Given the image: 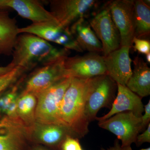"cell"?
Wrapping results in <instances>:
<instances>
[{
	"label": "cell",
	"mask_w": 150,
	"mask_h": 150,
	"mask_svg": "<svg viewBox=\"0 0 150 150\" xmlns=\"http://www.w3.org/2000/svg\"><path fill=\"white\" fill-rule=\"evenodd\" d=\"M70 54L69 49L57 48L36 35L21 33L17 38L12 55V60L9 64L13 68H23L26 72L38 66L68 57Z\"/></svg>",
	"instance_id": "6da1fadb"
},
{
	"label": "cell",
	"mask_w": 150,
	"mask_h": 150,
	"mask_svg": "<svg viewBox=\"0 0 150 150\" xmlns=\"http://www.w3.org/2000/svg\"><path fill=\"white\" fill-rule=\"evenodd\" d=\"M91 80L73 78L60 105V125L78 138L85 137L89 132L90 123L86 115L85 108Z\"/></svg>",
	"instance_id": "7a4b0ae2"
},
{
	"label": "cell",
	"mask_w": 150,
	"mask_h": 150,
	"mask_svg": "<svg viewBox=\"0 0 150 150\" xmlns=\"http://www.w3.org/2000/svg\"><path fill=\"white\" fill-rule=\"evenodd\" d=\"M72 78L71 76L63 78L36 96L35 117L38 122L44 125H60V105Z\"/></svg>",
	"instance_id": "3957f363"
},
{
	"label": "cell",
	"mask_w": 150,
	"mask_h": 150,
	"mask_svg": "<svg viewBox=\"0 0 150 150\" xmlns=\"http://www.w3.org/2000/svg\"><path fill=\"white\" fill-rule=\"evenodd\" d=\"M117 91V83L107 74L92 78L86 101L85 113L89 123L96 120L103 108L110 109Z\"/></svg>",
	"instance_id": "277c9868"
},
{
	"label": "cell",
	"mask_w": 150,
	"mask_h": 150,
	"mask_svg": "<svg viewBox=\"0 0 150 150\" xmlns=\"http://www.w3.org/2000/svg\"><path fill=\"white\" fill-rule=\"evenodd\" d=\"M142 123L141 117H137L131 111H125L98 121V125L115 135L121 140V147L123 148L136 143L137 136L142 131Z\"/></svg>",
	"instance_id": "5b68a950"
},
{
	"label": "cell",
	"mask_w": 150,
	"mask_h": 150,
	"mask_svg": "<svg viewBox=\"0 0 150 150\" xmlns=\"http://www.w3.org/2000/svg\"><path fill=\"white\" fill-rule=\"evenodd\" d=\"M63 57L35 69L25 83L21 94L31 93L35 97L68 75Z\"/></svg>",
	"instance_id": "8992f818"
},
{
	"label": "cell",
	"mask_w": 150,
	"mask_h": 150,
	"mask_svg": "<svg viewBox=\"0 0 150 150\" xmlns=\"http://www.w3.org/2000/svg\"><path fill=\"white\" fill-rule=\"evenodd\" d=\"M19 34L30 33L46 40L63 46V48L77 52L83 51L76 42L70 28L64 27L58 21L32 23L18 28Z\"/></svg>",
	"instance_id": "52a82bcc"
},
{
	"label": "cell",
	"mask_w": 150,
	"mask_h": 150,
	"mask_svg": "<svg viewBox=\"0 0 150 150\" xmlns=\"http://www.w3.org/2000/svg\"><path fill=\"white\" fill-rule=\"evenodd\" d=\"M134 1L115 0L108 6L112 21L118 29L121 38V46L132 47L135 37Z\"/></svg>",
	"instance_id": "ba28073f"
},
{
	"label": "cell",
	"mask_w": 150,
	"mask_h": 150,
	"mask_svg": "<svg viewBox=\"0 0 150 150\" xmlns=\"http://www.w3.org/2000/svg\"><path fill=\"white\" fill-rule=\"evenodd\" d=\"M89 24L102 44L103 56L121 47V38L107 6L91 20Z\"/></svg>",
	"instance_id": "9c48e42d"
},
{
	"label": "cell",
	"mask_w": 150,
	"mask_h": 150,
	"mask_svg": "<svg viewBox=\"0 0 150 150\" xmlns=\"http://www.w3.org/2000/svg\"><path fill=\"white\" fill-rule=\"evenodd\" d=\"M50 11L64 27L70 28L76 22L84 16L96 5L95 0H51Z\"/></svg>",
	"instance_id": "30bf717a"
},
{
	"label": "cell",
	"mask_w": 150,
	"mask_h": 150,
	"mask_svg": "<svg viewBox=\"0 0 150 150\" xmlns=\"http://www.w3.org/2000/svg\"><path fill=\"white\" fill-rule=\"evenodd\" d=\"M65 69L73 78L88 79L107 74L103 56L90 53L83 56L67 57Z\"/></svg>",
	"instance_id": "8fae6325"
},
{
	"label": "cell",
	"mask_w": 150,
	"mask_h": 150,
	"mask_svg": "<svg viewBox=\"0 0 150 150\" xmlns=\"http://www.w3.org/2000/svg\"><path fill=\"white\" fill-rule=\"evenodd\" d=\"M131 47L121 46L118 49L103 56L108 75L116 83L126 86L132 74L131 60L129 55Z\"/></svg>",
	"instance_id": "7c38bea8"
},
{
	"label": "cell",
	"mask_w": 150,
	"mask_h": 150,
	"mask_svg": "<svg viewBox=\"0 0 150 150\" xmlns=\"http://www.w3.org/2000/svg\"><path fill=\"white\" fill-rule=\"evenodd\" d=\"M117 93L109 112L96 120L104 121L120 112L131 111L137 117H141L144 112L142 98L134 93L126 86L117 83Z\"/></svg>",
	"instance_id": "4fadbf2b"
},
{
	"label": "cell",
	"mask_w": 150,
	"mask_h": 150,
	"mask_svg": "<svg viewBox=\"0 0 150 150\" xmlns=\"http://www.w3.org/2000/svg\"><path fill=\"white\" fill-rule=\"evenodd\" d=\"M6 7L12 9L23 18L29 20L32 23L57 21L51 12L37 0H6Z\"/></svg>",
	"instance_id": "5bb4252c"
},
{
	"label": "cell",
	"mask_w": 150,
	"mask_h": 150,
	"mask_svg": "<svg viewBox=\"0 0 150 150\" xmlns=\"http://www.w3.org/2000/svg\"><path fill=\"white\" fill-rule=\"evenodd\" d=\"M134 69L126 86L140 97L150 94V69L144 59L137 56L133 61Z\"/></svg>",
	"instance_id": "9a60e30c"
},
{
	"label": "cell",
	"mask_w": 150,
	"mask_h": 150,
	"mask_svg": "<svg viewBox=\"0 0 150 150\" xmlns=\"http://www.w3.org/2000/svg\"><path fill=\"white\" fill-rule=\"evenodd\" d=\"M70 31L76 42L83 51L90 53L103 52L102 44L89 23L81 18L74 23L70 28Z\"/></svg>",
	"instance_id": "2e32d148"
},
{
	"label": "cell",
	"mask_w": 150,
	"mask_h": 150,
	"mask_svg": "<svg viewBox=\"0 0 150 150\" xmlns=\"http://www.w3.org/2000/svg\"><path fill=\"white\" fill-rule=\"evenodd\" d=\"M18 28L16 20L10 16L7 9H0V55H12Z\"/></svg>",
	"instance_id": "e0dca14e"
},
{
	"label": "cell",
	"mask_w": 150,
	"mask_h": 150,
	"mask_svg": "<svg viewBox=\"0 0 150 150\" xmlns=\"http://www.w3.org/2000/svg\"><path fill=\"white\" fill-rule=\"evenodd\" d=\"M135 37L144 39L150 33V7L143 0L134 1Z\"/></svg>",
	"instance_id": "ac0fdd59"
},
{
	"label": "cell",
	"mask_w": 150,
	"mask_h": 150,
	"mask_svg": "<svg viewBox=\"0 0 150 150\" xmlns=\"http://www.w3.org/2000/svg\"><path fill=\"white\" fill-rule=\"evenodd\" d=\"M39 128L37 135L42 142L48 144H56L64 142L69 133H72L64 126L58 125H44Z\"/></svg>",
	"instance_id": "d6986e66"
},
{
	"label": "cell",
	"mask_w": 150,
	"mask_h": 150,
	"mask_svg": "<svg viewBox=\"0 0 150 150\" xmlns=\"http://www.w3.org/2000/svg\"><path fill=\"white\" fill-rule=\"evenodd\" d=\"M36 103L37 98L32 94H21L17 100L18 114L23 118L31 116Z\"/></svg>",
	"instance_id": "ffe728a7"
},
{
	"label": "cell",
	"mask_w": 150,
	"mask_h": 150,
	"mask_svg": "<svg viewBox=\"0 0 150 150\" xmlns=\"http://www.w3.org/2000/svg\"><path fill=\"white\" fill-rule=\"evenodd\" d=\"M25 72L22 68L16 67L5 74L0 76V97Z\"/></svg>",
	"instance_id": "44dd1931"
},
{
	"label": "cell",
	"mask_w": 150,
	"mask_h": 150,
	"mask_svg": "<svg viewBox=\"0 0 150 150\" xmlns=\"http://www.w3.org/2000/svg\"><path fill=\"white\" fill-rule=\"evenodd\" d=\"M21 81L22 79H21L19 83L13 86L6 93L0 97V113H4L11 103L18 98V86Z\"/></svg>",
	"instance_id": "7402d4cb"
},
{
	"label": "cell",
	"mask_w": 150,
	"mask_h": 150,
	"mask_svg": "<svg viewBox=\"0 0 150 150\" xmlns=\"http://www.w3.org/2000/svg\"><path fill=\"white\" fill-rule=\"evenodd\" d=\"M7 129L5 134L0 135V150H17L16 142L13 134Z\"/></svg>",
	"instance_id": "603a6c76"
},
{
	"label": "cell",
	"mask_w": 150,
	"mask_h": 150,
	"mask_svg": "<svg viewBox=\"0 0 150 150\" xmlns=\"http://www.w3.org/2000/svg\"><path fill=\"white\" fill-rule=\"evenodd\" d=\"M134 48L141 54H146L150 52V43L149 40L135 37L133 40Z\"/></svg>",
	"instance_id": "cb8c5ba5"
},
{
	"label": "cell",
	"mask_w": 150,
	"mask_h": 150,
	"mask_svg": "<svg viewBox=\"0 0 150 150\" xmlns=\"http://www.w3.org/2000/svg\"><path fill=\"white\" fill-rule=\"evenodd\" d=\"M62 150H81L82 149L80 142L75 137L68 136L63 142Z\"/></svg>",
	"instance_id": "d4e9b609"
},
{
	"label": "cell",
	"mask_w": 150,
	"mask_h": 150,
	"mask_svg": "<svg viewBox=\"0 0 150 150\" xmlns=\"http://www.w3.org/2000/svg\"><path fill=\"white\" fill-rule=\"evenodd\" d=\"M145 143H150V123L147 127V129L142 134L138 135L135 143L137 146H139L140 145Z\"/></svg>",
	"instance_id": "484cf974"
},
{
	"label": "cell",
	"mask_w": 150,
	"mask_h": 150,
	"mask_svg": "<svg viewBox=\"0 0 150 150\" xmlns=\"http://www.w3.org/2000/svg\"><path fill=\"white\" fill-rule=\"evenodd\" d=\"M144 113L141 116L142 131L145 130L150 123V100L147 104L144 105Z\"/></svg>",
	"instance_id": "4316f807"
},
{
	"label": "cell",
	"mask_w": 150,
	"mask_h": 150,
	"mask_svg": "<svg viewBox=\"0 0 150 150\" xmlns=\"http://www.w3.org/2000/svg\"><path fill=\"white\" fill-rule=\"evenodd\" d=\"M14 68L9 64L6 67H0V76L5 74L11 71Z\"/></svg>",
	"instance_id": "83f0119b"
},
{
	"label": "cell",
	"mask_w": 150,
	"mask_h": 150,
	"mask_svg": "<svg viewBox=\"0 0 150 150\" xmlns=\"http://www.w3.org/2000/svg\"><path fill=\"white\" fill-rule=\"evenodd\" d=\"M100 150H122L121 146L119 144L118 140H116L114 142V145L112 147L107 149H104L101 148Z\"/></svg>",
	"instance_id": "f1b7e54d"
},
{
	"label": "cell",
	"mask_w": 150,
	"mask_h": 150,
	"mask_svg": "<svg viewBox=\"0 0 150 150\" xmlns=\"http://www.w3.org/2000/svg\"><path fill=\"white\" fill-rule=\"evenodd\" d=\"M6 0H0V9H7L6 7Z\"/></svg>",
	"instance_id": "f546056e"
},
{
	"label": "cell",
	"mask_w": 150,
	"mask_h": 150,
	"mask_svg": "<svg viewBox=\"0 0 150 150\" xmlns=\"http://www.w3.org/2000/svg\"><path fill=\"white\" fill-rule=\"evenodd\" d=\"M122 150H133L131 146L126 147L122 148ZM140 150H150V148H146V149H142Z\"/></svg>",
	"instance_id": "4dcf8cb0"
},
{
	"label": "cell",
	"mask_w": 150,
	"mask_h": 150,
	"mask_svg": "<svg viewBox=\"0 0 150 150\" xmlns=\"http://www.w3.org/2000/svg\"><path fill=\"white\" fill-rule=\"evenodd\" d=\"M146 61L147 62L148 64L150 63V52L146 55Z\"/></svg>",
	"instance_id": "1f68e13d"
},
{
	"label": "cell",
	"mask_w": 150,
	"mask_h": 150,
	"mask_svg": "<svg viewBox=\"0 0 150 150\" xmlns=\"http://www.w3.org/2000/svg\"><path fill=\"white\" fill-rule=\"evenodd\" d=\"M7 130L4 128H0V135L5 134L7 132Z\"/></svg>",
	"instance_id": "d6a6232c"
},
{
	"label": "cell",
	"mask_w": 150,
	"mask_h": 150,
	"mask_svg": "<svg viewBox=\"0 0 150 150\" xmlns=\"http://www.w3.org/2000/svg\"><path fill=\"white\" fill-rule=\"evenodd\" d=\"M43 150L40 149V150Z\"/></svg>",
	"instance_id": "836d02e7"
},
{
	"label": "cell",
	"mask_w": 150,
	"mask_h": 150,
	"mask_svg": "<svg viewBox=\"0 0 150 150\" xmlns=\"http://www.w3.org/2000/svg\"><path fill=\"white\" fill-rule=\"evenodd\" d=\"M81 150H83L82 149H81Z\"/></svg>",
	"instance_id": "e575fe53"
}]
</instances>
